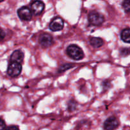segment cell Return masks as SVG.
<instances>
[{
  "label": "cell",
  "mask_w": 130,
  "mask_h": 130,
  "mask_svg": "<svg viewBox=\"0 0 130 130\" xmlns=\"http://www.w3.org/2000/svg\"><path fill=\"white\" fill-rule=\"evenodd\" d=\"M24 57V54L22 51L20 50H16L14 51L11 55L10 60L11 62H17L21 63L23 61Z\"/></svg>",
  "instance_id": "9"
},
{
  "label": "cell",
  "mask_w": 130,
  "mask_h": 130,
  "mask_svg": "<svg viewBox=\"0 0 130 130\" xmlns=\"http://www.w3.org/2000/svg\"><path fill=\"white\" fill-rule=\"evenodd\" d=\"M64 22L63 19L60 17H56L52 20L50 23L49 28L53 31H58L63 29Z\"/></svg>",
  "instance_id": "5"
},
{
  "label": "cell",
  "mask_w": 130,
  "mask_h": 130,
  "mask_svg": "<svg viewBox=\"0 0 130 130\" xmlns=\"http://www.w3.org/2000/svg\"><path fill=\"white\" fill-rule=\"evenodd\" d=\"M30 9H29L27 6H22L21 8L17 10V14L21 20L28 21L31 19L32 14Z\"/></svg>",
  "instance_id": "4"
},
{
  "label": "cell",
  "mask_w": 130,
  "mask_h": 130,
  "mask_svg": "<svg viewBox=\"0 0 130 130\" xmlns=\"http://www.w3.org/2000/svg\"><path fill=\"white\" fill-rule=\"evenodd\" d=\"M121 38L123 42L130 43V29L126 28L123 29L121 33Z\"/></svg>",
  "instance_id": "11"
},
{
  "label": "cell",
  "mask_w": 130,
  "mask_h": 130,
  "mask_svg": "<svg viewBox=\"0 0 130 130\" xmlns=\"http://www.w3.org/2000/svg\"><path fill=\"white\" fill-rule=\"evenodd\" d=\"M88 21L91 24L94 25H100L105 20L104 17L100 13L96 11H93L89 14Z\"/></svg>",
  "instance_id": "2"
},
{
  "label": "cell",
  "mask_w": 130,
  "mask_h": 130,
  "mask_svg": "<svg viewBox=\"0 0 130 130\" xmlns=\"http://www.w3.org/2000/svg\"><path fill=\"white\" fill-rule=\"evenodd\" d=\"M119 125V121L116 117H110L104 122V128L105 130H115Z\"/></svg>",
  "instance_id": "7"
},
{
  "label": "cell",
  "mask_w": 130,
  "mask_h": 130,
  "mask_svg": "<svg viewBox=\"0 0 130 130\" xmlns=\"http://www.w3.org/2000/svg\"><path fill=\"white\" fill-rule=\"evenodd\" d=\"M122 6L126 12L130 13V0H124Z\"/></svg>",
  "instance_id": "12"
},
{
  "label": "cell",
  "mask_w": 130,
  "mask_h": 130,
  "mask_svg": "<svg viewBox=\"0 0 130 130\" xmlns=\"http://www.w3.org/2000/svg\"><path fill=\"white\" fill-rule=\"evenodd\" d=\"M39 42L43 47L46 48L50 47L53 43V38L48 33L41 34L39 38Z\"/></svg>",
  "instance_id": "8"
},
{
  "label": "cell",
  "mask_w": 130,
  "mask_h": 130,
  "mask_svg": "<svg viewBox=\"0 0 130 130\" xmlns=\"http://www.w3.org/2000/svg\"><path fill=\"white\" fill-rule=\"evenodd\" d=\"M72 64H63V66H61V68H60V71H65V70H67V69L70 68L72 67V66H71Z\"/></svg>",
  "instance_id": "14"
},
{
  "label": "cell",
  "mask_w": 130,
  "mask_h": 130,
  "mask_svg": "<svg viewBox=\"0 0 130 130\" xmlns=\"http://www.w3.org/2000/svg\"><path fill=\"white\" fill-rule=\"evenodd\" d=\"M120 54L121 56L125 57L130 54V48H123L120 50Z\"/></svg>",
  "instance_id": "13"
},
{
  "label": "cell",
  "mask_w": 130,
  "mask_h": 130,
  "mask_svg": "<svg viewBox=\"0 0 130 130\" xmlns=\"http://www.w3.org/2000/svg\"><path fill=\"white\" fill-rule=\"evenodd\" d=\"M6 127V124L3 119L0 118V130H4Z\"/></svg>",
  "instance_id": "16"
},
{
  "label": "cell",
  "mask_w": 130,
  "mask_h": 130,
  "mask_svg": "<svg viewBox=\"0 0 130 130\" xmlns=\"http://www.w3.org/2000/svg\"><path fill=\"white\" fill-rule=\"evenodd\" d=\"M5 36H6V33H5V31L1 29V28H0V42L5 38Z\"/></svg>",
  "instance_id": "15"
},
{
  "label": "cell",
  "mask_w": 130,
  "mask_h": 130,
  "mask_svg": "<svg viewBox=\"0 0 130 130\" xmlns=\"http://www.w3.org/2000/svg\"><path fill=\"white\" fill-rule=\"evenodd\" d=\"M5 130H19V128L17 126H10L8 127H6Z\"/></svg>",
  "instance_id": "17"
},
{
  "label": "cell",
  "mask_w": 130,
  "mask_h": 130,
  "mask_svg": "<svg viewBox=\"0 0 130 130\" xmlns=\"http://www.w3.org/2000/svg\"><path fill=\"white\" fill-rule=\"evenodd\" d=\"M44 9V3L41 0H35L30 4V10L35 15H40Z\"/></svg>",
  "instance_id": "6"
},
{
  "label": "cell",
  "mask_w": 130,
  "mask_h": 130,
  "mask_svg": "<svg viewBox=\"0 0 130 130\" xmlns=\"http://www.w3.org/2000/svg\"><path fill=\"white\" fill-rule=\"evenodd\" d=\"M67 54L71 58L74 60H81L84 57V52L83 50L76 45H71L66 50Z\"/></svg>",
  "instance_id": "1"
},
{
  "label": "cell",
  "mask_w": 130,
  "mask_h": 130,
  "mask_svg": "<svg viewBox=\"0 0 130 130\" xmlns=\"http://www.w3.org/2000/svg\"><path fill=\"white\" fill-rule=\"evenodd\" d=\"M22 71V65L19 62H11L7 69V73L11 77L19 76Z\"/></svg>",
  "instance_id": "3"
},
{
  "label": "cell",
  "mask_w": 130,
  "mask_h": 130,
  "mask_svg": "<svg viewBox=\"0 0 130 130\" xmlns=\"http://www.w3.org/2000/svg\"><path fill=\"white\" fill-rule=\"evenodd\" d=\"M90 44L95 48H99L104 44V40L99 37H92L90 38Z\"/></svg>",
  "instance_id": "10"
},
{
  "label": "cell",
  "mask_w": 130,
  "mask_h": 130,
  "mask_svg": "<svg viewBox=\"0 0 130 130\" xmlns=\"http://www.w3.org/2000/svg\"><path fill=\"white\" fill-rule=\"evenodd\" d=\"M5 1V0H0V3L2 2V1Z\"/></svg>",
  "instance_id": "18"
}]
</instances>
